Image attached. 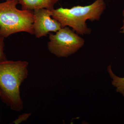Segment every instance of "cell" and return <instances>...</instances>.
Segmentation results:
<instances>
[{"mask_svg": "<svg viewBox=\"0 0 124 124\" xmlns=\"http://www.w3.org/2000/svg\"><path fill=\"white\" fill-rule=\"evenodd\" d=\"M107 71L113 80L112 82V85L116 87V91L122 94L124 97V77L121 78L116 76L112 72L110 65L108 67Z\"/></svg>", "mask_w": 124, "mask_h": 124, "instance_id": "52a82bcc", "label": "cell"}, {"mask_svg": "<svg viewBox=\"0 0 124 124\" xmlns=\"http://www.w3.org/2000/svg\"><path fill=\"white\" fill-rule=\"evenodd\" d=\"M33 29L36 37L46 36L50 32H56L62 28L59 22L51 18V10L42 8L34 10Z\"/></svg>", "mask_w": 124, "mask_h": 124, "instance_id": "5b68a950", "label": "cell"}, {"mask_svg": "<svg viewBox=\"0 0 124 124\" xmlns=\"http://www.w3.org/2000/svg\"><path fill=\"white\" fill-rule=\"evenodd\" d=\"M59 0H18L22 9L35 10L45 8L53 9L54 5Z\"/></svg>", "mask_w": 124, "mask_h": 124, "instance_id": "8992f818", "label": "cell"}, {"mask_svg": "<svg viewBox=\"0 0 124 124\" xmlns=\"http://www.w3.org/2000/svg\"><path fill=\"white\" fill-rule=\"evenodd\" d=\"M122 16L124 17L123 20V24L120 29V32L124 34V9L122 11Z\"/></svg>", "mask_w": 124, "mask_h": 124, "instance_id": "30bf717a", "label": "cell"}, {"mask_svg": "<svg viewBox=\"0 0 124 124\" xmlns=\"http://www.w3.org/2000/svg\"><path fill=\"white\" fill-rule=\"evenodd\" d=\"M30 115H31V114L30 113H29V114L25 113V114H23V115L19 116V117H18L17 119L14 121L13 122L14 123L16 124H19L24 121H26Z\"/></svg>", "mask_w": 124, "mask_h": 124, "instance_id": "9c48e42d", "label": "cell"}, {"mask_svg": "<svg viewBox=\"0 0 124 124\" xmlns=\"http://www.w3.org/2000/svg\"><path fill=\"white\" fill-rule=\"evenodd\" d=\"M18 0H6L0 3V37L25 32L34 35V14L32 10L17 8Z\"/></svg>", "mask_w": 124, "mask_h": 124, "instance_id": "3957f363", "label": "cell"}, {"mask_svg": "<svg viewBox=\"0 0 124 124\" xmlns=\"http://www.w3.org/2000/svg\"><path fill=\"white\" fill-rule=\"evenodd\" d=\"M48 48L58 57H66L75 53L83 46L85 40L68 27L62 28L55 34H50Z\"/></svg>", "mask_w": 124, "mask_h": 124, "instance_id": "277c9868", "label": "cell"}, {"mask_svg": "<svg viewBox=\"0 0 124 124\" xmlns=\"http://www.w3.org/2000/svg\"><path fill=\"white\" fill-rule=\"evenodd\" d=\"M28 62L24 61H0V97L12 110L23 108L20 87L28 75Z\"/></svg>", "mask_w": 124, "mask_h": 124, "instance_id": "6da1fadb", "label": "cell"}, {"mask_svg": "<svg viewBox=\"0 0 124 124\" xmlns=\"http://www.w3.org/2000/svg\"><path fill=\"white\" fill-rule=\"evenodd\" d=\"M106 8L104 0H96L93 4L86 6H77L70 8L62 7L52 10V17L57 20L62 28L69 26L78 35L90 34L91 29L86 23L87 20H100Z\"/></svg>", "mask_w": 124, "mask_h": 124, "instance_id": "7a4b0ae2", "label": "cell"}, {"mask_svg": "<svg viewBox=\"0 0 124 124\" xmlns=\"http://www.w3.org/2000/svg\"><path fill=\"white\" fill-rule=\"evenodd\" d=\"M4 37H0V61L7 60L5 54L4 53Z\"/></svg>", "mask_w": 124, "mask_h": 124, "instance_id": "ba28073f", "label": "cell"}, {"mask_svg": "<svg viewBox=\"0 0 124 124\" xmlns=\"http://www.w3.org/2000/svg\"><path fill=\"white\" fill-rule=\"evenodd\" d=\"M1 94V93H0V95Z\"/></svg>", "mask_w": 124, "mask_h": 124, "instance_id": "8fae6325", "label": "cell"}]
</instances>
